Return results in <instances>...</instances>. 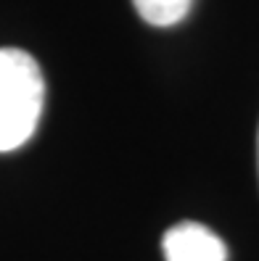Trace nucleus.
Wrapping results in <instances>:
<instances>
[{
  "label": "nucleus",
  "instance_id": "nucleus-1",
  "mask_svg": "<svg viewBox=\"0 0 259 261\" xmlns=\"http://www.w3.org/2000/svg\"><path fill=\"white\" fill-rule=\"evenodd\" d=\"M45 103L37 61L19 48H0V153L21 148L35 135Z\"/></svg>",
  "mask_w": 259,
  "mask_h": 261
},
{
  "label": "nucleus",
  "instance_id": "nucleus-2",
  "mask_svg": "<svg viewBox=\"0 0 259 261\" xmlns=\"http://www.w3.org/2000/svg\"><path fill=\"white\" fill-rule=\"evenodd\" d=\"M167 261H227L225 243L199 222H180L164 232Z\"/></svg>",
  "mask_w": 259,
  "mask_h": 261
},
{
  "label": "nucleus",
  "instance_id": "nucleus-3",
  "mask_svg": "<svg viewBox=\"0 0 259 261\" xmlns=\"http://www.w3.org/2000/svg\"><path fill=\"white\" fill-rule=\"evenodd\" d=\"M193 0H132L140 19L154 27H172L182 21L191 11Z\"/></svg>",
  "mask_w": 259,
  "mask_h": 261
},
{
  "label": "nucleus",
  "instance_id": "nucleus-4",
  "mask_svg": "<svg viewBox=\"0 0 259 261\" xmlns=\"http://www.w3.org/2000/svg\"><path fill=\"white\" fill-rule=\"evenodd\" d=\"M256 161H259V140H256Z\"/></svg>",
  "mask_w": 259,
  "mask_h": 261
}]
</instances>
